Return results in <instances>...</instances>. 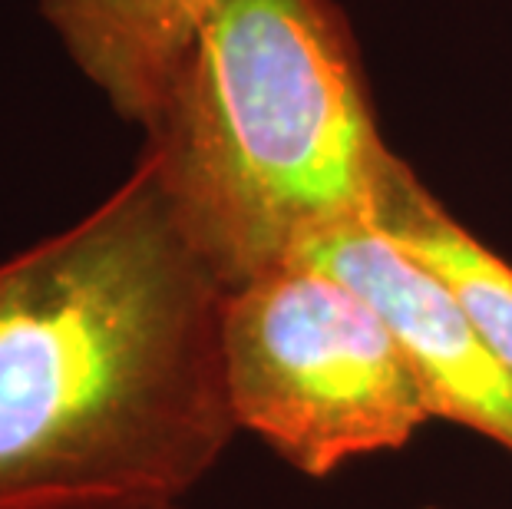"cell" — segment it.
I'll return each instance as SVG.
<instances>
[{"label": "cell", "instance_id": "cell-1", "mask_svg": "<svg viewBox=\"0 0 512 509\" xmlns=\"http://www.w3.org/2000/svg\"><path fill=\"white\" fill-rule=\"evenodd\" d=\"M222 298L143 156L4 258L0 509L179 506L238 430Z\"/></svg>", "mask_w": 512, "mask_h": 509}, {"label": "cell", "instance_id": "cell-2", "mask_svg": "<svg viewBox=\"0 0 512 509\" xmlns=\"http://www.w3.org/2000/svg\"><path fill=\"white\" fill-rule=\"evenodd\" d=\"M143 136L222 291L370 222L397 159L334 0H219Z\"/></svg>", "mask_w": 512, "mask_h": 509}, {"label": "cell", "instance_id": "cell-3", "mask_svg": "<svg viewBox=\"0 0 512 509\" xmlns=\"http://www.w3.org/2000/svg\"><path fill=\"white\" fill-rule=\"evenodd\" d=\"M222 367L238 430L304 476L407 447L430 420L397 334L357 288L288 262L225 291Z\"/></svg>", "mask_w": 512, "mask_h": 509}, {"label": "cell", "instance_id": "cell-4", "mask_svg": "<svg viewBox=\"0 0 512 509\" xmlns=\"http://www.w3.org/2000/svg\"><path fill=\"white\" fill-rule=\"evenodd\" d=\"M294 262L337 275L380 311L410 357L430 417L470 427L512 453V371L437 278L370 222L318 238Z\"/></svg>", "mask_w": 512, "mask_h": 509}, {"label": "cell", "instance_id": "cell-5", "mask_svg": "<svg viewBox=\"0 0 512 509\" xmlns=\"http://www.w3.org/2000/svg\"><path fill=\"white\" fill-rule=\"evenodd\" d=\"M219 0H40L43 24L110 103L146 129Z\"/></svg>", "mask_w": 512, "mask_h": 509}, {"label": "cell", "instance_id": "cell-6", "mask_svg": "<svg viewBox=\"0 0 512 509\" xmlns=\"http://www.w3.org/2000/svg\"><path fill=\"white\" fill-rule=\"evenodd\" d=\"M370 225L450 291L473 331L512 371V265L456 222L400 156L377 192Z\"/></svg>", "mask_w": 512, "mask_h": 509}, {"label": "cell", "instance_id": "cell-7", "mask_svg": "<svg viewBox=\"0 0 512 509\" xmlns=\"http://www.w3.org/2000/svg\"><path fill=\"white\" fill-rule=\"evenodd\" d=\"M146 509H179V506H146Z\"/></svg>", "mask_w": 512, "mask_h": 509}, {"label": "cell", "instance_id": "cell-8", "mask_svg": "<svg viewBox=\"0 0 512 509\" xmlns=\"http://www.w3.org/2000/svg\"><path fill=\"white\" fill-rule=\"evenodd\" d=\"M430 509H433V506H430Z\"/></svg>", "mask_w": 512, "mask_h": 509}]
</instances>
